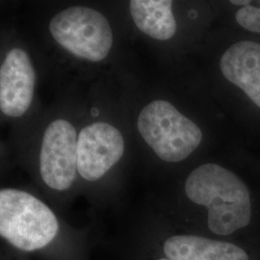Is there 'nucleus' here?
<instances>
[{"mask_svg":"<svg viewBox=\"0 0 260 260\" xmlns=\"http://www.w3.org/2000/svg\"><path fill=\"white\" fill-rule=\"evenodd\" d=\"M188 199L208 209V228L228 236L246 228L251 219V194L240 177L223 166L207 163L188 176Z\"/></svg>","mask_w":260,"mask_h":260,"instance_id":"obj_1","label":"nucleus"},{"mask_svg":"<svg viewBox=\"0 0 260 260\" xmlns=\"http://www.w3.org/2000/svg\"><path fill=\"white\" fill-rule=\"evenodd\" d=\"M59 231L52 210L34 196L17 189L0 191V235L20 251L49 245Z\"/></svg>","mask_w":260,"mask_h":260,"instance_id":"obj_2","label":"nucleus"},{"mask_svg":"<svg viewBox=\"0 0 260 260\" xmlns=\"http://www.w3.org/2000/svg\"><path fill=\"white\" fill-rule=\"evenodd\" d=\"M137 127L144 141L166 162L188 157L203 140L201 128L166 101L149 103L140 113Z\"/></svg>","mask_w":260,"mask_h":260,"instance_id":"obj_3","label":"nucleus"},{"mask_svg":"<svg viewBox=\"0 0 260 260\" xmlns=\"http://www.w3.org/2000/svg\"><path fill=\"white\" fill-rule=\"evenodd\" d=\"M49 30L66 50L91 62L103 61L113 46L108 19L89 7L73 6L59 12L50 20Z\"/></svg>","mask_w":260,"mask_h":260,"instance_id":"obj_4","label":"nucleus"},{"mask_svg":"<svg viewBox=\"0 0 260 260\" xmlns=\"http://www.w3.org/2000/svg\"><path fill=\"white\" fill-rule=\"evenodd\" d=\"M78 136L74 125L56 120L47 127L40 153V172L49 188L65 191L73 185L77 172Z\"/></svg>","mask_w":260,"mask_h":260,"instance_id":"obj_5","label":"nucleus"},{"mask_svg":"<svg viewBox=\"0 0 260 260\" xmlns=\"http://www.w3.org/2000/svg\"><path fill=\"white\" fill-rule=\"evenodd\" d=\"M124 152L120 130L103 121L81 130L77 143V172L88 181H96L116 165Z\"/></svg>","mask_w":260,"mask_h":260,"instance_id":"obj_6","label":"nucleus"},{"mask_svg":"<svg viewBox=\"0 0 260 260\" xmlns=\"http://www.w3.org/2000/svg\"><path fill=\"white\" fill-rule=\"evenodd\" d=\"M36 75L27 53L21 48L10 50L0 69V109L12 118L27 112L34 96Z\"/></svg>","mask_w":260,"mask_h":260,"instance_id":"obj_7","label":"nucleus"},{"mask_svg":"<svg viewBox=\"0 0 260 260\" xmlns=\"http://www.w3.org/2000/svg\"><path fill=\"white\" fill-rule=\"evenodd\" d=\"M220 69L228 81L239 87L260 107V45L251 41L235 43L223 53Z\"/></svg>","mask_w":260,"mask_h":260,"instance_id":"obj_8","label":"nucleus"},{"mask_svg":"<svg viewBox=\"0 0 260 260\" xmlns=\"http://www.w3.org/2000/svg\"><path fill=\"white\" fill-rule=\"evenodd\" d=\"M163 251L170 260H250L246 251L235 244L197 235L171 236Z\"/></svg>","mask_w":260,"mask_h":260,"instance_id":"obj_9","label":"nucleus"},{"mask_svg":"<svg viewBox=\"0 0 260 260\" xmlns=\"http://www.w3.org/2000/svg\"><path fill=\"white\" fill-rule=\"evenodd\" d=\"M171 0H132L129 2L131 17L136 26L152 39L167 41L177 31Z\"/></svg>","mask_w":260,"mask_h":260,"instance_id":"obj_10","label":"nucleus"},{"mask_svg":"<svg viewBox=\"0 0 260 260\" xmlns=\"http://www.w3.org/2000/svg\"><path fill=\"white\" fill-rule=\"evenodd\" d=\"M235 19L244 29L253 33H260V5L258 8L251 4L242 7L236 12Z\"/></svg>","mask_w":260,"mask_h":260,"instance_id":"obj_11","label":"nucleus"},{"mask_svg":"<svg viewBox=\"0 0 260 260\" xmlns=\"http://www.w3.org/2000/svg\"><path fill=\"white\" fill-rule=\"evenodd\" d=\"M231 3L234 5H243V7H244L246 5H249L251 3V1H236L235 0V1H231Z\"/></svg>","mask_w":260,"mask_h":260,"instance_id":"obj_12","label":"nucleus"},{"mask_svg":"<svg viewBox=\"0 0 260 260\" xmlns=\"http://www.w3.org/2000/svg\"><path fill=\"white\" fill-rule=\"evenodd\" d=\"M158 260H170V259H168V258H160V259H158Z\"/></svg>","mask_w":260,"mask_h":260,"instance_id":"obj_13","label":"nucleus"}]
</instances>
